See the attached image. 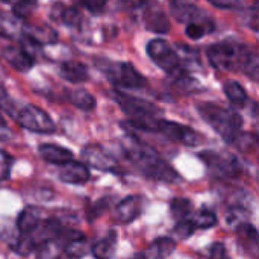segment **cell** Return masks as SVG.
I'll return each instance as SVG.
<instances>
[{
    "label": "cell",
    "instance_id": "obj_1",
    "mask_svg": "<svg viewBox=\"0 0 259 259\" xmlns=\"http://www.w3.org/2000/svg\"><path fill=\"white\" fill-rule=\"evenodd\" d=\"M206 56L211 65L217 70L243 71L252 80L258 79V55L244 44L234 42V41L215 42L208 47Z\"/></svg>",
    "mask_w": 259,
    "mask_h": 259
},
{
    "label": "cell",
    "instance_id": "obj_2",
    "mask_svg": "<svg viewBox=\"0 0 259 259\" xmlns=\"http://www.w3.org/2000/svg\"><path fill=\"white\" fill-rule=\"evenodd\" d=\"M124 155L146 178L162 182V184H175L179 181L178 171L152 147L135 140L132 137L129 144H124Z\"/></svg>",
    "mask_w": 259,
    "mask_h": 259
},
{
    "label": "cell",
    "instance_id": "obj_3",
    "mask_svg": "<svg viewBox=\"0 0 259 259\" xmlns=\"http://www.w3.org/2000/svg\"><path fill=\"white\" fill-rule=\"evenodd\" d=\"M112 99L117 102L120 109L129 117V120L123 123L124 126L143 132H156V124L159 120L158 115L161 114L159 106L144 99L126 94L118 88L112 91Z\"/></svg>",
    "mask_w": 259,
    "mask_h": 259
},
{
    "label": "cell",
    "instance_id": "obj_4",
    "mask_svg": "<svg viewBox=\"0 0 259 259\" xmlns=\"http://www.w3.org/2000/svg\"><path fill=\"white\" fill-rule=\"evenodd\" d=\"M197 111L200 117L229 144H234L241 135L243 129V117L234 111L223 108L215 103L203 102L197 105Z\"/></svg>",
    "mask_w": 259,
    "mask_h": 259
},
{
    "label": "cell",
    "instance_id": "obj_5",
    "mask_svg": "<svg viewBox=\"0 0 259 259\" xmlns=\"http://www.w3.org/2000/svg\"><path fill=\"white\" fill-rule=\"evenodd\" d=\"M94 65L118 90H141L147 87V79L131 62L94 58Z\"/></svg>",
    "mask_w": 259,
    "mask_h": 259
},
{
    "label": "cell",
    "instance_id": "obj_6",
    "mask_svg": "<svg viewBox=\"0 0 259 259\" xmlns=\"http://www.w3.org/2000/svg\"><path fill=\"white\" fill-rule=\"evenodd\" d=\"M147 55L161 70H164L171 77H179L187 73L179 52L171 47L165 39H152L147 44Z\"/></svg>",
    "mask_w": 259,
    "mask_h": 259
},
{
    "label": "cell",
    "instance_id": "obj_7",
    "mask_svg": "<svg viewBox=\"0 0 259 259\" xmlns=\"http://www.w3.org/2000/svg\"><path fill=\"white\" fill-rule=\"evenodd\" d=\"M11 115L23 127L35 134H53L56 131L55 121L50 115L36 105H24L21 108H12Z\"/></svg>",
    "mask_w": 259,
    "mask_h": 259
},
{
    "label": "cell",
    "instance_id": "obj_8",
    "mask_svg": "<svg viewBox=\"0 0 259 259\" xmlns=\"http://www.w3.org/2000/svg\"><path fill=\"white\" fill-rule=\"evenodd\" d=\"M200 159L215 179H234L241 173L240 161L231 153L206 150L200 153Z\"/></svg>",
    "mask_w": 259,
    "mask_h": 259
},
{
    "label": "cell",
    "instance_id": "obj_9",
    "mask_svg": "<svg viewBox=\"0 0 259 259\" xmlns=\"http://www.w3.org/2000/svg\"><path fill=\"white\" fill-rule=\"evenodd\" d=\"M39 46L33 44L27 38H21L18 46H6L2 50L5 61L18 71H29L36 61V49Z\"/></svg>",
    "mask_w": 259,
    "mask_h": 259
},
{
    "label": "cell",
    "instance_id": "obj_10",
    "mask_svg": "<svg viewBox=\"0 0 259 259\" xmlns=\"http://www.w3.org/2000/svg\"><path fill=\"white\" fill-rule=\"evenodd\" d=\"M156 132L164 135L170 141L179 143V144L187 146V147H197L203 141L202 140L203 137L197 131H194L193 127L185 126V124L178 123V121H170V120H162V118L158 120Z\"/></svg>",
    "mask_w": 259,
    "mask_h": 259
},
{
    "label": "cell",
    "instance_id": "obj_11",
    "mask_svg": "<svg viewBox=\"0 0 259 259\" xmlns=\"http://www.w3.org/2000/svg\"><path fill=\"white\" fill-rule=\"evenodd\" d=\"M82 161L96 170L106 171V173H114V175H121L123 168L117 162V159L100 144H87L82 149Z\"/></svg>",
    "mask_w": 259,
    "mask_h": 259
},
{
    "label": "cell",
    "instance_id": "obj_12",
    "mask_svg": "<svg viewBox=\"0 0 259 259\" xmlns=\"http://www.w3.org/2000/svg\"><path fill=\"white\" fill-rule=\"evenodd\" d=\"M170 9H171L173 17L179 23H184V24L199 23L205 26L209 32L214 30V21L211 20L208 12H205L203 9H200L197 5H194L190 0H171Z\"/></svg>",
    "mask_w": 259,
    "mask_h": 259
},
{
    "label": "cell",
    "instance_id": "obj_13",
    "mask_svg": "<svg viewBox=\"0 0 259 259\" xmlns=\"http://www.w3.org/2000/svg\"><path fill=\"white\" fill-rule=\"evenodd\" d=\"M59 179L70 185H83L90 181V167L83 161H67L59 165Z\"/></svg>",
    "mask_w": 259,
    "mask_h": 259
},
{
    "label": "cell",
    "instance_id": "obj_14",
    "mask_svg": "<svg viewBox=\"0 0 259 259\" xmlns=\"http://www.w3.org/2000/svg\"><path fill=\"white\" fill-rule=\"evenodd\" d=\"M144 200L141 196H127L114 208V222L120 225H129L137 220L143 211Z\"/></svg>",
    "mask_w": 259,
    "mask_h": 259
},
{
    "label": "cell",
    "instance_id": "obj_15",
    "mask_svg": "<svg viewBox=\"0 0 259 259\" xmlns=\"http://www.w3.org/2000/svg\"><path fill=\"white\" fill-rule=\"evenodd\" d=\"M144 24L155 33H167L170 30V20L158 3H149L144 11Z\"/></svg>",
    "mask_w": 259,
    "mask_h": 259
},
{
    "label": "cell",
    "instance_id": "obj_16",
    "mask_svg": "<svg viewBox=\"0 0 259 259\" xmlns=\"http://www.w3.org/2000/svg\"><path fill=\"white\" fill-rule=\"evenodd\" d=\"M26 23L15 17L12 12L0 11V36L6 39H21L24 35Z\"/></svg>",
    "mask_w": 259,
    "mask_h": 259
},
{
    "label": "cell",
    "instance_id": "obj_17",
    "mask_svg": "<svg viewBox=\"0 0 259 259\" xmlns=\"http://www.w3.org/2000/svg\"><path fill=\"white\" fill-rule=\"evenodd\" d=\"M176 250V241L170 237H161L153 240L147 249L141 253H138L137 256L141 258H150V259H161L168 258L173 255V252Z\"/></svg>",
    "mask_w": 259,
    "mask_h": 259
},
{
    "label": "cell",
    "instance_id": "obj_18",
    "mask_svg": "<svg viewBox=\"0 0 259 259\" xmlns=\"http://www.w3.org/2000/svg\"><path fill=\"white\" fill-rule=\"evenodd\" d=\"M23 38H27L29 41H32L36 46H46V44H53L58 41V33L55 29H52L50 26H24V35Z\"/></svg>",
    "mask_w": 259,
    "mask_h": 259
},
{
    "label": "cell",
    "instance_id": "obj_19",
    "mask_svg": "<svg viewBox=\"0 0 259 259\" xmlns=\"http://www.w3.org/2000/svg\"><path fill=\"white\" fill-rule=\"evenodd\" d=\"M38 150H39V156L49 164L61 165L67 161L74 159V155L70 149L58 144H41Z\"/></svg>",
    "mask_w": 259,
    "mask_h": 259
},
{
    "label": "cell",
    "instance_id": "obj_20",
    "mask_svg": "<svg viewBox=\"0 0 259 259\" xmlns=\"http://www.w3.org/2000/svg\"><path fill=\"white\" fill-rule=\"evenodd\" d=\"M44 219V211L39 206L24 208L17 219V229L20 234H29L33 231Z\"/></svg>",
    "mask_w": 259,
    "mask_h": 259
},
{
    "label": "cell",
    "instance_id": "obj_21",
    "mask_svg": "<svg viewBox=\"0 0 259 259\" xmlns=\"http://www.w3.org/2000/svg\"><path fill=\"white\" fill-rule=\"evenodd\" d=\"M59 73L61 77H64L67 82L70 83H83L88 80L90 73L87 65H83L82 62L77 61H65L59 65Z\"/></svg>",
    "mask_w": 259,
    "mask_h": 259
},
{
    "label": "cell",
    "instance_id": "obj_22",
    "mask_svg": "<svg viewBox=\"0 0 259 259\" xmlns=\"http://www.w3.org/2000/svg\"><path fill=\"white\" fill-rule=\"evenodd\" d=\"M90 243L82 232H74L62 244V255L67 258H82L90 253Z\"/></svg>",
    "mask_w": 259,
    "mask_h": 259
},
{
    "label": "cell",
    "instance_id": "obj_23",
    "mask_svg": "<svg viewBox=\"0 0 259 259\" xmlns=\"http://www.w3.org/2000/svg\"><path fill=\"white\" fill-rule=\"evenodd\" d=\"M115 249H117V234L114 231H109L103 238H100L90 247L91 255L97 259L112 258L115 255Z\"/></svg>",
    "mask_w": 259,
    "mask_h": 259
},
{
    "label": "cell",
    "instance_id": "obj_24",
    "mask_svg": "<svg viewBox=\"0 0 259 259\" xmlns=\"http://www.w3.org/2000/svg\"><path fill=\"white\" fill-rule=\"evenodd\" d=\"M52 18L58 20L59 23L70 26V27H79L82 23V14L76 8H65L62 3H55L52 8Z\"/></svg>",
    "mask_w": 259,
    "mask_h": 259
},
{
    "label": "cell",
    "instance_id": "obj_25",
    "mask_svg": "<svg viewBox=\"0 0 259 259\" xmlns=\"http://www.w3.org/2000/svg\"><path fill=\"white\" fill-rule=\"evenodd\" d=\"M67 99L74 108L85 111V112L94 111L96 105H97L96 97L90 91H87L85 88H74V90L67 91Z\"/></svg>",
    "mask_w": 259,
    "mask_h": 259
},
{
    "label": "cell",
    "instance_id": "obj_26",
    "mask_svg": "<svg viewBox=\"0 0 259 259\" xmlns=\"http://www.w3.org/2000/svg\"><path fill=\"white\" fill-rule=\"evenodd\" d=\"M235 229H237V234H238L240 244L247 252H252V255H256V249H258V232H256V229L247 222L238 225Z\"/></svg>",
    "mask_w": 259,
    "mask_h": 259
},
{
    "label": "cell",
    "instance_id": "obj_27",
    "mask_svg": "<svg viewBox=\"0 0 259 259\" xmlns=\"http://www.w3.org/2000/svg\"><path fill=\"white\" fill-rule=\"evenodd\" d=\"M223 90H225V94H226L228 100H229L234 106H237V108L246 106V103H247V100H249V96H247L244 87H243L240 82H237V80H228V82L225 83Z\"/></svg>",
    "mask_w": 259,
    "mask_h": 259
},
{
    "label": "cell",
    "instance_id": "obj_28",
    "mask_svg": "<svg viewBox=\"0 0 259 259\" xmlns=\"http://www.w3.org/2000/svg\"><path fill=\"white\" fill-rule=\"evenodd\" d=\"M170 212L176 222L190 219L193 214V202L187 197H176L170 202Z\"/></svg>",
    "mask_w": 259,
    "mask_h": 259
},
{
    "label": "cell",
    "instance_id": "obj_29",
    "mask_svg": "<svg viewBox=\"0 0 259 259\" xmlns=\"http://www.w3.org/2000/svg\"><path fill=\"white\" fill-rule=\"evenodd\" d=\"M38 8V0H15L12 3V14L20 20H27Z\"/></svg>",
    "mask_w": 259,
    "mask_h": 259
},
{
    "label": "cell",
    "instance_id": "obj_30",
    "mask_svg": "<svg viewBox=\"0 0 259 259\" xmlns=\"http://www.w3.org/2000/svg\"><path fill=\"white\" fill-rule=\"evenodd\" d=\"M190 219H191L193 225L196 226V229H209V228H214L217 225V222H219L215 212L214 211H208V209L199 211L197 214H194Z\"/></svg>",
    "mask_w": 259,
    "mask_h": 259
},
{
    "label": "cell",
    "instance_id": "obj_31",
    "mask_svg": "<svg viewBox=\"0 0 259 259\" xmlns=\"http://www.w3.org/2000/svg\"><path fill=\"white\" fill-rule=\"evenodd\" d=\"M249 219V208L243 205H232L228 211V223L234 228H237L241 223H246Z\"/></svg>",
    "mask_w": 259,
    "mask_h": 259
},
{
    "label": "cell",
    "instance_id": "obj_32",
    "mask_svg": "<svg viewBox=\"0 0 259 259\" xmlns=\"http://www.w3.org/2000/svg\"><path fill=\"white\" fill-rule=\"evenodd\" d=\"M109 2L111 0H77V3L83 9H87L88 12H91L94 15L106 12L108 8H109Z\"/></svg>",
    "mask_w": 259,
    "mask_h": 259
},
{
    "label": "cell",
    "instance_id": "obj_33",
    "mask_svg": "<svg viewBox=\"0 0 259 259\" xmlns=\"http://www.w3.org/2000/svg\"><path fill=\"white\" fill-rule=\"evenodd\" d=\"M196 231V226L193 225L191 219H185V220H179L173 229L175 235L179 238V240H185L188 237H191Z\"/></svg>",
    "mask_w": 259,
    "mask_h": 259
},
{
    "label": "cell",
    "instance_id": "obj_34",
    "mask_svg": "<svg viewBox=\"0 0 259 259\" xmlns=\"http://www.w3.org/2000/svg\"><path fill=\"white\" fill-rule=\"evenodd\" d=\"M185 33L191 39H200L205 35H208L209 30L205 26L199 24V23H188V24H185Z\"/></svg>",
    "mask_w": 259,
    "mask_h": 259
},
{
    "label": "cell",
    "instance_id": "obj_35",
    "mask_svg": "<svg viewBox=\"0 0 259 259\" xmlns=\"http://www.w3.org/2000/svg\"><path fill=\"white\" fill-rule=\"evenodd\" d=\"M12 162H14L12 158L6 152L0 150V182L9 178V173H11V168H12Z\"/></svg>",
    "mask_w": 259,
    "mask_h": 259
},
{
    "label": "cell",
    "instance_id": "obj_36",
    "mask_svg": "<svg viewBox=\"0 0 259 259\" xmlns=\"http://www.w3.org/2000/svg\"><path fill=\"white\" fill-rule=\"evenodd\" d=\"M219 9H240L244 5V0H206Z\"/></svg>",
    "mask_w": 259,
    "mask_h": 259
},
{
    "label": "cell",
    "instance_id": "obj_37",
    "mask_svg": "<svg viewBox=\"0 0 259 259\" xmlns=\"http://www.w3.org/2000/svg\"><path fill=\"white\" fill-rule=\"evenodd\" d=\"M117 2V8L118 9H126V11H134L138 9L144 5L146 0H115Z\"/></svg>",
    "mask_w": 259,
    "mask_h": 259
},
{
    "label": "cell",
    "instance_id": "obj_38",
    "mask_svg": "<svg viewBox=\"0 0 259 259\" xmlns=\"http://www.w3.org/2000/svg\"><path fill=\"white\" fill-rule=\"evenodd\" d=\"M209 256L211 258H226L228 252H226V246L223 243H214L209 246Z\"/></svg>",
    "mask_w": 259,
    "mask_h": 259
},
{
    "label": "cell",
    "instance_id": "obj_39",
    "mask_svg": "<svg viewBox=\"0 0 259 259\" xmlns=\"http://www.w3.org/2000/svg\"><path fill=\"white\" fill-rule=\"evenodd\" d=\"M14 135L12 129L8 126L6 120L3 118V115L0 114V141H6V140H11Z\"/></svg>",
    "mask_w": 259,
    "mask_h": 259
},
{
    "label": "cell",
    "instance_id": "obj_40",
    "mask_svg": "<svg viewBox=\"0 0 259 259\" xmlns=\"http://www.w3.org/2000/svg\"><path fill=\"white\" fill-rule=\"evenodd\" d=\"M2 77H5V70H3L2 64H0V79H2Z\"/></svg>",
    "mask_w": 259,
    "mask_h": 259
},
{
    "label": "cell",
    "instance_id": "obj_41",
    "mask_svg": "<svg viewBox=\"0 0 259 259\" xmlns=\"http://www.w3.org/2000/svg\"><path fill=\"white\" fill-rule=\"evenodd\" d=\"M2 2H6V3H14L15 0H2Z\"/></svg>",
    "mask_w": 259,
    "mask_h": 259
}]
</instances>
